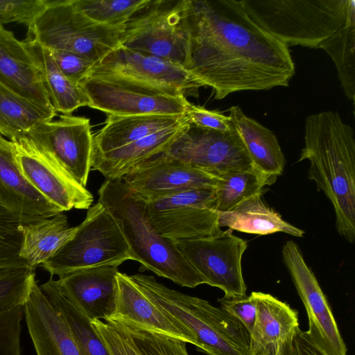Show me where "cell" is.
<instances>
[{
  "label": "cell",
  "instance_id": "6da1fadb",
  "mask_svg": "<svg viewBox=\"0 0 355 355\" xmlns=\"http://www.w3.org/2000/svg\"><path fill=\"white\" fill-rule=\"evenodd\" d=\"M184 68L220 100L236 92L286 87L295 74L288 46L257 25L241 0H185Z\"/></svg>",
  "mask_w": 355,
  "mask_h": 355
},
{
  "label": "cell",
  "instance_id": "7a4b0ae2",
  "mask_svg": "<svg viewBox=\"0 0 355 355\" xmlns=\"http://www.w3.org/2000/svg\"><path fill=\"white\" fill-rule=\"evenodd\" d=\"M310 162L308 177L331 202L338 233L355 239V138L337 112L325 111L306 119L304 147L299 162Z\"/></svg>",
  "mask_w": 355,
  "mask_h": 355
},
{
  "label": "cell",
  "instance_id": "3957f363",
  "mask_svg": "<svg viewBox=\"0 0 355 355\" xmlns=\"http://www.w3.org/2000/svg\"><path fill=\"white\" fill-rule=\"evenodd\" d=\"M98 202L119 227L130 248V260L142 269L184 287L205 282L179 251L175 242L164 238L152 224L146 202L121 180L105 181L98 191Z\"/></svg>",
  "mask_w": 355,
  "mask_h": 355
},
{
  "label": "cell",
  "instance_id": "277c9868",
  "mask_svg": "<svg viewBox=\"0 0 355 355\" xmlns=\"http://www.w3.org/2000/svg\"><path fill=\"white\" fill-rule=\"evenodd\" d=\"M130 277L153 302L191 331L198 351L207 355H255L249 331L223 307L171 289L152 275Z\"/></svg>",
  "mask_w": 355,
  "mask_h": 355
},
{
  "label": "cell",
  "instance_id": "5b68a950",
  "mask_svg": "<svg viewBox=\"0 0 355 355\" xmlns=\"http://www.w3.org/2000/svg\"><path fill=\"white\" fill-rule=\"evenodd\" d=\"M248 16L281 42L318 49L355 15L354 0H241Z\"/></svg>",
  "mask_w": 355,
  "mask_h": 355
},
{
  "label": "cell",
  "instance_id": "8992f818",
  "mask_svg": "<svg viewBox=\"0 0 355 355\" xmlns=\"http://www.w3.org/2000/svg\"><path fill=\"white\" fill-rule=\"evenodd\" d=\"M123 26L96 23L79 11L71 0H47L27 26L26 39L50 51L75 53L97 62L120 46Z\"/></svg>",
  "mask_w": 355,
  "mask_h": 355
},
{
  "label": "cell",
  "instance_id": "52a82bcc",
  "mask_svg": "<svg viewBox=\"0 0 355 355\" xmlns=\"http://www.w3.org/2000/svg\"><path fill=\"white\" fill-rule=\"evenodd\" d=\"M127 260H130L127 241L115 220L98 202L88 209L73 236L40 267L51 277H61L89 268L119 266Z\"/></svg>",
  "mask_w": 355,
  "mask_h": 355
},
{
  "label": "cell",
  "instance_id": "ba28073f",
  "mask_svg": "<svg viewBox=\"0 0 355 355\" xmlns=\"http://www.w3.org/2000/svg\"><path fill=\"white\" fill-rule=\"evenodd\" d=\"M184 5L185 0H146L123 24L120 46L184 67L188 50Z\"/></svg>",
  "mask_w": 355,
  "mask_h": 355
},
{
  "label": "cell",
  "instance_id": "9c48e42d",
  "mask_svg": "<svg viewBox=\"0 0 355 355\" xmlns=\"http://www.w3.org/2000/svg\"><path fill=\"white\" fill-rule=\"evenodd\" d=\"M78 85L87 106L107 115H182L189 103L181 94L112 74L90 73Z\"/></svg>",
  "mask_w": 355,
  "mask_h": 355
},
{
  "label": "cell",
  "instance_id": "30bf717a",
  "mask_svg": "<svg viewBox=\"0 0 355 355\" xmlns=\"http://www.w3.org/2000/svg\"><path fill=\"white\" fill-rule=\"evenodd\" d=\"M146 202L155 228L173 242L210 237L221 230L216 188L189 189Z\"/></svg>",
  "mask_w": 355,
  "mask_h": 355
},
{
  "label": "cell",
  "instance_id": "8fae6325",
  "mask_svg": "<svg viewBox=\"0 0 355 355\" xmlns=\"http://www.w3.org/2000/svg\"><path fill=\"white\" fill-rule=\"evenodd\" d=\"M162 153L216 177L255 167L234 127L223 132L189 121Z\"/></svg>",
  "mask_w": 355,
  "mask_h": 355
},
{
  "label": "cell",
  "instance_id": "7c38bea8",
  "mask_svg": "<svg viewBox=\"0 0 355 355\" xmlns=\"http://www.w3.org/2000/svg\"><path fill=\"white\" fill-rule=\"evenodd\" d=\"M232 232L227 229L210 237L175 242L205 284L221 289L227 297L246 295L241 259L248 243Z\"/></svg>",
  "mask_w": 355,
  "mask_h": 355
},
{
  "label": "cell",
  "instance_id": "4fadbf2b",
  "mask_svg": "<svg viewBox=\"0 0 355 355\" xmlns=\"http://www.w3.org/2000/svg\"><path fill=\"white\" fill-rule=\"evenodd\" d=\"M26 137L86 187L94 150V136L89 119L62 114L58 119L37 125Z\"/></svg>",
  "mask_w": 355,
  "mask_h": 355
},
{
  "label": "cell",
  "instance_id": "5bb4252c",
  "mask_svg": "<svg viewBox=\"0 0 355 355\" xmlns=\"http://www.w3.org/2000/svg\"><path fill=\"white\" fill-rule=\"evenodd\" d=\"M10 141L21 173L49 202L62 212L91 207L92 194L53 157L26 137Z\"/></svg>",
  "mask_w": 355,
  "mask_h": 355
},
{
  "label": "cell",
  "instance_id": "9a60e30c",
  "mask_svg": "<svg viewBox=\"0 0 355 355\" xmlns=\"http://www.w3.org/2000/svg\"><path fill=\"white\" fill-rule=\"evenodd\" d=\"M284 262L306 310L309 329L314 344L326 355H347V347L328 302L298 245L286 241L282 248Z\"/></svg>",
  "mask_w": 355,
  "mask_h": 355
},
{
  "label": "cell",
  "instance_id": "2e32d148",
  "mask_svg": "<svg viewBox=\"0 0 355 355\" xmlns=\"http://www.w3.org/2000/svg\"><path fill=\"white\" fill-rule=\"evenodd\" d=\"M90 73L119 76L185 97L198 94L202 87L184 67L121 46L96 62Z\"/></svg>",
  "mask_w": 355,
  "mask_h": 355
},
{
  "label": "cell",
  "instance_id": "e0dca14e",
  "mask_svg": "<svg viewBox=\"0 0 355 355\" xmlns=\"http://www.w3.org/2000/svg\"><path fill=\"white\" fill-rule=\"evenodd\" d=\"M122 180L148 201L189 189L216 188L218 177L161 153L139 164Z\"/></svg>",
  "mask_w": 355,
  "mask_h": 355
},
{
  "label": "cell",
  "instance_id": "ac0fdd59",
  "mask_svg": "<svg viewBox=\"0 0 355 355\" xmlns=\"http://www.w3.org/2000/svg\"><path fill=\"white\" fill-rule=\"evenodd\" d=\"M116 308L105 322H121L197 345L191 331L181 322L153 302L130 276L116 274Z\"/></svg>",
  "mask_w": 355,
  "mask_h": 355
},
{
  "label": "cell",
  "instance_id": "d6986e66",
  "mask_svg": "<svg viewBox=\"0 0 355 355\" xmlns=\"http://www.w3.org/2000/svg\"><path fill=\"white\" fill-rule=\"evenodd\" d=\"M118 266L80 270L56 280L63 295L91 320H107L114 313L117 296Z\"/></svg>",
  "mask_w": 355,
  "mask_h": 355
},
{
  "label": "cell",
  "instance_id": "ffe728a7",
  "mask_svg": "<svg viewBox=\"0 0 355 355\" xmlns=\"http://www.w3.org/2000/svg\"><path fill=\"white\" fill-rule=\"evenodd\" d=\"M24 319L36 355H85L64 318L37 281L24 304Z\"/></svg>",
  "mask_w": 355,
  "mask_h": 355
},
{
  "label": "cell",
  "instance_id": "44dd1931",
  "mask_svg": "<svg viewBox=\"0 0 355 355\" xmlns=\"http://www.w3.org/2000/svg\"><path fill=\"white\" fill-rule=\"evenodd\" d=\"M0 205L26 224L62 213L23 176L15 160L12 142L1 135Z\"/></svg>",
  "mask_w": 355,
  "mask_h": 355
},
{
  "label": "cell",
  "instance_id": "7402d4cb",
  "mask_svg": "<svg viewBox=\"0 0 355 355\" xmlns=\"http://www.w3.org/2000/svg\"><path fill=\"white\" fill-rule=\"evenodd\" d=\"M0 85L33 102L53 107L24 42L3 26H0Z\"/></svg>",
  "mask_w": 355,
  "mask_h": 355
},
{
  "label": "cell",
  "instance_id": "603a6c76",
  "mask_svg": "<svg viewBox=\"0 0 355 355\" xmlns=\"http://www.w3.org/2000/svg\"><path fill=\"white\" fill-rule=\"evenodd\" d=\"M189 121L167 128L119 148L94 155L92 169L106 180H121L139 164L164 152Z\"/></svg>",
  "mask_w": 355,
  "mask_h": 355
},
{
  "label": "cell",
  "instance_id": "cb8c5ba5",
  "mask_svg": "<svg viewBox=\"0 0 355 355\" xmlns=\"http://www.w3.org/2000/svg\"><path fill=\"white\" fill-rule=\"evenodd\" d=\"M257 317L251 334L255 355H275L279 343L299 327L297 312L288 304L261 292H252Z\"/></svg>",
  "mask_w": 355,
  "mask_h": 355
},
{
  "label": "cell",
  "instance_id": "d4e9b609",
  "mask_svg": "<svg viewBox=\"0 0 355 355\" xmlns=\"http://www.w3.org/2000/svg\"><path fill=\"white\" fill-rule=\"evenodd\" d=\"M187 121L185 114L107 115L105 125L94 137L93 156L119 148Z\"/></svg>",
  "mask_w": 355,
  "mask_h": 355
},
{
  "label": "cell",
  "instance_id": "484cf974",
  "mask_svg": "<svg viewBox=\"0 0 355 355\" xmlns=\"http://www.w3.org/2000/svg\"><path fill=\"white\" fill-rule=\"evenodd\" d=\"M228 112L254 166L276 180L283 171L285 159L275 135L248 116L239 106H232Z\"/></svg>",
  "mask_w": 355,
  "mask_h": 355
},
{
  "label": "cell",
  "instance_id": "4316f807",
  "mask_svg": "<svg viewBox=\"0 0 355 355\" xmlns=\"http://www.w3.org/2000/svg\"><path fill=\"white\" fill-rule=\"evenodd\" d=\"M77 231L69 227L67 216L51 218L24 224L19 257L35 269L51 258Z\"/></svg>",
  "mask_w": 355,
  "mask_h": 355
},
{
  "label": "cell",
  "instance_id": "83f0119b",
  "mask_svg": "<svg viewBox=\"0 0 355 355\" xmlns=\"http://www.w3.org/2000/svg\"><path fill=\"white\" fill-rule=\"evenodd\" d=\"M218 225L232 230L267 235L284 232L301 237L304 232L284 220L278 213L268 207L261 198V193L246 198L234 209L218 212Z\"/></svg>",
  "mask_w": 355,
  "mask_h": 355
},
{
  "label": "cell",
  "instance_id": "f1b7e54d",
  "mask_svg": "<svg viewBox=\"0 0 355 355\" xmlns=\"http://www.w3.org/2000/svg\"><path fill=\"white\" fill-rule=\"evenodd\" d=\"M24 43L38 68L43 85L53 109L62 114L87 106L88 100L79 85L68 80L58 67L49 49L26 39Z\"/></svg>",
  "mask_w": 355,
  "mask_h": 355
},
{
  "label": "cell",
  "instance_id": "f546056e",
  "mask_svg": "<svg viewBox=\"0 0 355 355\" xmlns=\"http://www.w3.org/2000/svg\"><path fill=\"white\" fill-rule=\"evenodd\" d=\"M56 114L53 107L33 102L0 85V135L9 140L26 137L31 129Z\"/></svg>",
  "mask_w": 355,
  "mask_h": 355
},
{
  "label": "cell",
  "instance_id": "4dcf8cb0",
  "mask_svg": "<svg viewBox=\"0 0 355 355\" xmlns=\"http://www.w3.org/2000/svg\"><path fill=\"white\" fill-rule=\"evenodd\" d=\"M40 286L64 318L85 355H111L92 326L91 320L63 295L53 277Z\"/></svg>",
  "mask_w": 355,
  "mask_h": 355
},
{
  "label": "cell",
  "instance_id": "1f68e13d",
  "mask_svg": "<svg viewBox=\"0 0 355 355\" xmlns=\"http://www.w3.org/2000/svg\"><path fill=\"white\" fill-rule=\"evenodd\" d=\"M275 181L256 167L230 172L218 177L216 211L225 212L232 210L246 198L261 193L263 187L270 185Z\"/></svg>",
  "mask_w": 355,
  "mask_h": 355
},
{
  "label": "cell",
  "instance_id": "d6a6232c",
  "mask_svg": "<svg viewBox=\"0 0 355 355\" xmlns=\"http://www.w3.org/2000/svg\"><path fill=\"white\" fill-rule=\"evenodd\" d=\"M334 61L338 79L348 99L355 98V15L347 24L323 41L318 46Z\"/></svg>",
  "mask_w": 355,
  "mask_h": 355
},
{
  "label": "cell",
  "instance_id": "836d02e7",
  "mask_svg": "<svg viewBox=\"0 0 355 355\" xmlns=\"http://www.w3.org/2000/svg\"><path fill=\"white\" fill-rule=\"evenodd\" d=\"M84 15L99 24L122 26L146 0H71Z\"/></svg>",
  "mask_w": 355,
  "mask_h": 355
},
{
  "label": "cell",
  "instance_id": "e575fe53",
  "mask_svg": "<svg viewBox=\"0 0 355 355\" xmlns=\"http://www.w3.org/2000/svg\"><path fill=\"white\" fill-rule=\"evenodd\" d=\"M35 270L28 265L0 268V311L25 304L36 282Z\"/></svg>",
  "mask_w": 355,
  "mask_h": 355
},
{
  "label": "cell",
  "instance_id": "d590c367",
  "mask_svg": "<svg viewBox=\"0 0 355 355\" xmlns=\"http://www.w3.org/2000/svg\"><path fill=\"white\" fill-rule=\"evenodd\" d=\"M24 223L0 205V268L19 266Z\"/></svg>",
  "mask_w": 355,
  "mask_h": 355
},
{
  "label": "cell",
  "instance_id": "8d00e7d4",
  "mask_svg": "<svg viewBox=\"0 0 355 355\" xmlns=\"http://www.w3.org/2000/svg\"><path fill=\"white\" fill-rule=\"evenodd\" d=\"M24 305L0 311V355H21L20 336Z\"/></svg>",
  "mask_w": 355,
  "mask_h": 355
},
{
  "label": "cell",
  "instance_id": "74e56055",
  "mask_svg": "<svg viewBox=\"0 0 355 355\" xmlns=\"http://www.w3.org/2000/svg\"><path fill=\"white\" fill-rule=\"evenodd\" d=\"M47 0H0V26L17 22L28 26Z\"/></svg>",
  "mask_w": 355,
  "mask_h": 355
},
{
  "label": "cell",
  "instance_id": "f35d334b",
  "mask_svg": "<svg viewBox=\"0 0 355 355\" xmlns=\"http://www.w3.org/2000/svg\"><path fill=\"white\" fill-rule=\"evenodd\" d=\"M50 52L61 72L71 83L78 85L88 76L96 63L88 58L72 52L64 51H50Z\"/></svg>",
  "mask_w": 355,
  "mask_h": 355
},
{
  "label": "cell",
  "instance_id": "ab89813d",
  "mask_svg": "<svg viewBox=\"0 0 355 355\" xmlns=\"http://www.w3.org/2000/svg\"><path fill=\"white\" fill-rule=\"evenodd\" d=\"M218 302L221 307L241 322L251 335L257 317V302L252 293L250 295H224Z\"/></svg>",
  "mask_w": 355,
  "mask_h": 355
},
{
  "label": "cell",
  "instance_id": "60d3db41",
  "mask_svg": "<svg viewBox=\"0 0 355 355\" xmlns=\"http://www.w3.org/2000/svg\"><path fill=\"white\" fill-rule=\"evenodd\" d=\"M184 114L191 123L204 128L225 132L230 131L234 127L229 116L189 102Z\"/></svg>",
  "mask_w": 355,
  "mask_h": 355
},
{
  "label": "cell",
  "instance_id": "b9f144b4",
  "mask_svg": "<svg viewBox=\"0 0 355 355\" xmlns=\"http://www.w3.org/2000/svg\"><path fill=\"white\" fill-rule=\"evenodd\" d=\"M91 324L111 355H140L114 325L100 320H91Z\"/></svg>",
  "mask_w": 355,
  "mask_h": 355
},
{
  "label": "cell",
  "instance_id": "7bdbcfd3",
  "mask_svg": "<svg viewBox=\"0 0 355 355\" xmlns=\"http://www.w3.org/2000/svg\"><path fill=\"white\" fill-rule=\"evenodd\" d=\"M293 343L297 355H326L312 341L307 331L297 327L293 335Z\"/></svg>",
  "mask_w": 355,
  "mask_h": 355
},
{
  "label": "cell",
  "instance_id": "ee69618b",
  "mask_svg": "<svg viewBox=\"0 0 355 355\" xmlns=\"http://www.w3.org/2000/svg\"><path fill=\"white\" fill-rule=\"evenodd\" d=\"M294 333L279 343L275 355H297L293 343Z\"/></svg>",
  "mask_w": 355,
  "mask_h": 355
}]
</instances>
